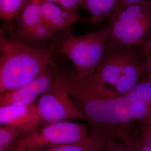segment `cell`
<instances>
[{"label":"cell","instance_id":"cell-2","mask_svg":"<svg viewBox=\"0 0 151 151\" xmlns=\"http://www.w3.org/2000/svg\"><path fill=\"white\" fill-rule=\"evenodd\" d=\"M6 34L4 25L0 30V94L32 81L54 62L52 49L32 47Z\"/></svg>","mask_w":151,"mask_h":151},{"label":"cell","instance_id":"cell-13","mask_svg":"<svg viewBox=\"0 0 151 151\" xmlns=\"http://www.w3.org/2000/svg\"><path fill=\"white\" fill-rule=\"evenodd\" d=\"M81 7L90 14V22L107 21L116 9V0H83Z\"/></svg>","mask_w":151,"mask_h":151},{"label":"cell","instance_id":"cell-6","mask_svg":"<svg viewBox=\"0 0 151 151\" xmlns=\"http://www.w3.org/2000/svg\"><path fill=\"white\" fill-rule=\"evenodd\" d=\"M55 78L52 86L39 97L35 104L44 124L65 121L82 120L88 123L77 103L72 96L60 72L54 63Z\"/></svg>","mask_w":151,"mask_h":151},{"label":"cell","instance_id":"cell-17","mask_svg":"<svg viewBox=\"0 0 151 151\" xmlns=\"http://www.w3.org/2000/svg\"><path fill=\"white\" fill-rule=\"evenodd\" d=\"M101 151H134L128 139L111 137Z\"/></svg>","mask_w":151,"mask_h":151},{"label":"cell","instance_id":"cell-4","mask_svg":"<svg viewBox=\"0 0 151 151\" xmlns=\"http://www.w3.org/2000/svg\"><path fill=\"white\" fill-rule=\"evenodd\" d=\"M108 27L93 32L75 35L65 32L62 39H55L58 47L54 54L66 56L75 66L76 73L82 76L95 73L103 60L108 41Z\"/></svg>","mask_w":151,"mask_h":151},{"label":"cell","instance_id":"cell-14","mask_svg":"<svg viewBox=\"0 0 151 151\" xmlns=\"http://www.w3.org/2000/svg\"><path fill=\"white\" fill-rule=\"evenodd\" d=\"M22 135H24V133L19 128L9 126H1L0 151H9Z\"/></svg>","mask_w":151,"mask_h":151},{"label":"cell","instance_id":"cell-19","mask_svg":"<svg viewBox=\"0 0 151 151\" xmlns=\"http://www.w3.org/2000/svg\"><path fill=\"white\" fill-rule=\"evenodd\" d=\"M139 132L143 140L151 148V125H141Z\"/></svg>","mask_w":151,"mask_h":151},{"label":"cell","instance_id":"cell-1","mask_svg":"<svg viewBox=\"0 0 151 151\" xmlns=\"http://www.w3.org/2000/svg\"><path fill=\"white\" fill-rule=\"evenodd\" d=\"M60 72L72 96L86 117L90 130L122 139L135 134L134 112L128 93L106 86L97 76Z\"/></svg>","mask_w":151,"mask_h":151},{"label":"cell","instance_id":"cell-3","mask_svg":"<svg viewBox=\"0 0 151 151\" xmlns=\"http://www.w3.org/2000/svg\"><path fill=\"white\" fill-rule=\"evenodd\" d=\"M106 22L107 43L122 47H144L151 38V0L118 9Z\"/></svg>","mask_w":151,"mask_h":151},{"label":"cell","instance_id":"cell-18","mask_svg":"<svg viewBox=\"0 0 151 151\" xmlns=\"http://www.w3.org/2000/svg\"><path fill=\"white\" fill-rule=\"evenodd\" d=\"M128 139L134 151H151V147L146 144L142 139L139 132H137Z\"/></svg>","mask_w":151,"mask_h":151},{"label":"cell","instance_id":"cell-20","mask_svg":"<svg viewBox=\"0 0 151 151\" xmlns=\"http://www.w3.org/2000/svg\"><path fill=\"white\" fill-rule=\"evenodd\" d=\"M143 0H116V9L125 6L139 2Z\"/></svg>","mask_w":151,"mask_h":151},{"label":"cell","instance_id":"cell-9","mask_svg":"<svg viewBox=\"0 0 151 151\" xmlns=\"http://www.w3.org/2000/svg\"><path fill=\"white\" fill-rule=\"evenodd\" d=\"M43 124L39 115L35 103L25 106H0L1 126L15 127L22 130L25 134Z\"/></svg>","mask_w":151,"mask_h":151},{"label":"cell","instance_id":"cell-21","mask_svg":"<svg viewBox=\"0 0 151 151\" xmlns=\"http://www.w3.org/2000/svg\"><path fill=\"white\" fill-rule=\"evenodd\" d=\"M146 73H147V77L151 81V57L148 55H147Z\"/></svg>","mask_w":151,"mask_h":151},{"label":"cell","instance_id":"cell-16","mask_svg":"<svg viewBox=\"0 0 151 151\" xmlns=\"http://www.w3.org/2000/svg\"><path fill=\"white\" fill-rule=\"evenodd\" d=\"M25 0H0V17L6 21L13 20Z\"/></svg>","mask_w":151,"mask_h":151},{"label":"cell","instance_id":"cell-10","mask_svg":"<svg viewBox=\"0 0 151 151\" xmlns=\"http://www.w3.org/2000/svg\"><path fill=\"white\" fill-rule=\"evenodd\" d=\"M14 19H16L14 30L11 37H8L24 43L32 32L45 22L39 1L25 0Z\"/></svg>","mask_w":151,"mask_h":151},{"label":"cell","instance_id":"cell-22","mask_svg":"<svg viewBox=\"0 0 151 151\" xmlns=\"http://www.w3.org/2000/svg\"><path fill=\"white\" fill-rule=\"evenodd\" d=\"M144 51L147 55L151 57V38L148 40V42L144 45Z\"/></svg>","mask_w":151,"mask_h":151},{"label":"cell","instance_id":"cell-15","mask_svg":"<svg viewBox=\"0 0 151 151\" xmlns=\"http://www.w3.org/2000/svg\"><path fill=\"white\" fill-rule=\"evenodd\" d=\"M128 93L139 97L145 104L151 120V81L147 77L141 79Z\"/></svg>","mask_w":151,"mask_h":151},{"label":"cell","instance_id":"cell-5","mask_svg":"<svg viewBox=\"0 0 151 151\" xmlns=\"http://www.w3.org/2000/svg\"><path fill=\"white\" fill-rule=\"evenodd\" d=\"M90 129L88 123L65 121L43 124L22 135L9 151H29L81 142L86 140Z\"/></svg>","mask_w":151,"mask_h":151},{"label":"cell","instance_id":"cell-12","mask_svg":"<svg viewBox=\"0 0 151 151\" xmlns=\"http://www.w3.org/2000/svg\"><path fill=\"white\" fill-rule=\"evenodd\" d=\"M111 137L90 130L88 137L85 141L49 146L29 151H101Z\"/></svg>","mask_w":151,"mask_h":151},{"label":"cell","instance_id":"cell-7","mask_svg":"<svg viewBox=\"0 0 151 151\" xmlns=\"http://www.w3.org/2000/svg\"><path fill=\"white\" fill-rule=\"evenodd\" d=\"M143 47H122L107 43L103 60L95 74L106 86L113 89L119 77Z\"/></svg>","mask_w":151,"mask_h":151},{"label":"cell","instance_id":"cell-8","mask_svg":"<svg viewBox=\"0 0 151 151\" xmlns=\"http://www.w3.org/2000/svg\"><path fill=\"white\" fill-rule=\"evenodd\" d=\"M53 62L43 72L27 83L15 90L0 94V106H25L32 104L53 85L55 75Z\"/></svg>","mask_w":151,"mask_h":151},{"label":"cell","instance_id":"cell-11","mask_svg":"<svg viewBox=\"0 0 151 151\" xmlns=\"http://www.w3.org/2000/svg\"><path fill=\"white\" fill-rule=\"evenodd\" d=\"M44 19L55 32L70 31L72 25L80 22H90V17L80 16L78 12L64 9L54 3L39 0Z\"/></svg>","mask_w":151,"mask_h":151}]
</instances>
